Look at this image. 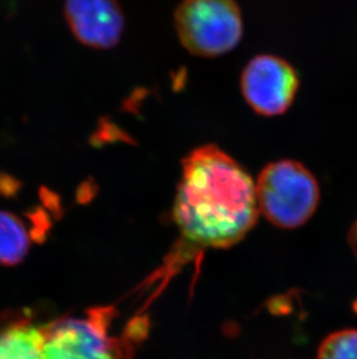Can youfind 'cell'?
I'll use <instances>...</instances> for the list:
<instances>
[{
	"label": "cell",
	"instance_id": "6da1fadb",
	"mask_svg": "<svg viewBox=\"0 0 357 359\" xmlns=\"http://www.w3.org/2000/svg\"><path fill=\"white\" fill-rule=\"evenodd\" d=\"M259 212L250 175L218 147H200L182 161L173 219L187 240L231 247L254 227Z\"/></svg>",
	"mask_w": 357,
	"mask_h": 359
},
{
	"label": "cell",
	"instance_id": "7a4b0ae2",
	"mask_svg": "<svg viewBox=\"0 0 357 359\" xmlns=\"http://www.w3.org/2000/svg\"><path fill=\"white\" fill-rule=\"evenodd\" d=\"M259 210L277 227L293 229L310 220L321 191L314 175L295 161L270 163L255 184Z\"/></svg>",
	"mask_w": 357,
	"mask_h": 359
},
{
	"label": "cell",
	"instance_id": "3957f363",
	"mask_svg": "<svg viewBox=\"0 0 357 359\" xmlns=\"http://www.w3.org/2000/svg\"><path fill=\"white\" fill-rule=\"evenodd\" d=\"M174 24L182 46L202 57L229 53L243 36L241 13L234 0H182Z\"/></svg>",
	"mask_w": 357,
	"mask_h": 359
},
{
	"label": "cell",
	"instance_id": "277c9868",
	"mask_svg": "<svg viewBox=\"0 0 357 359\" xmlns=\"http://www.w3.org/2000/svg\"><path fill=\"white\" fill-rule=\"evenodd\" d=\"M107 309L86 318H65L42 329L43 359H122L118 343L108 336Z\"/></svg>",
	"mask_w": 357,
	"mask_h": 359
},
{
	"label": "cell",
	"instance_id": "5b68a950",
	"mask_svg": "<svg viewBox=\"0 0 357 359\" xmlns=\"http://www.w3.org/2000/svg\"><path fill=\"white\" fill-rule=\"evenodd\" d=\"M300 81L288 62L273 55H260L244 69L241 92L253 111L280 116L293 104Z\"/></svg>",
	"mask_w": 357,
	"mask_h": 359
},
{
	"label": "cell",
	"instance_id": "8992f818",
	"mask_svg": "<svg viewBox=\"0 0 357 359\" xmlns=\"http://www.w3.org/2000/svg\"><path fill=\"white\" fill-rule=\"evenodd\" d=\"M64 14L74 38L94 49L115 47L125 29L118 0H66Z\"/></svg>",
	"mask_w": 357,
	"mask_h": 359
},
{
	"label": "cell",
	"instance_id": "52a82bcc",
	"mask_svg": "<svg viewBox=\"0 0 357 359\" xmlns=\"http://www.w3.org/2000/svg\"><path fill=\"white\" fill-rule=\"evenodd\" d=\"M42 329L18 321L0 329V359H43Z\"/></svg>",
	"mask_w": 357,
	"mask_h": 359
},
{
	"label": "cell",
	"instance_id": "ba28073f",
	"mask_svg": "<svg viewBox=\"0 0 357 359\" xmlns=\"http://www.w3.org/2000/svg\"><path fill=\"white\" fill-rule=\"evenodd\" d=\"M31 229L17 214L0 210V265L13 266L31 250Z\"/></svg>",
	"mask_w": 357,
	"mask_h": 359
},
{
	"label": "cell",
	"instance_id": "9c48e42d",
	"mask_svg": "<svg viewBox=\"0 0 357 359\" xmlns=\"http://www.w3.org/2000/svg\"><path fill=\"white\" fill-rule=\"evenodd\" d=\"M317 359H357V329H344L323 339Z\"/></svg>",
	"mask_w": 357,
	"mask_h": 359
}]
</instances>
